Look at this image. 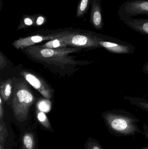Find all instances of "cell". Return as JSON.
Listing matches in <instances>:
<instances>
[{
    "label": "cell",
    "instance_id": "obj_1",
    "mask_svg": "<svg viewBox=\"0 0 148 149\" xmlns=\"http://www.w3.org/2000/svg\"><path fill=\"white\" fill-rule=\"evenodd\" d=\"M83 49L67 47L61 49H45L40 45H34L22 50L32 60L42 64L57 72H73L77 66L87 64V61L76 60V57L70 54L78 53Z\"/></svg>",
    "mask_w": 148,
    "mask_h": 149
},
{
    "label": "cell",
    "instance_id": "obj_2",
    "mask_svg": "<svg viewBox=\"0 0 148 149\" xmlns=\"http://www.w3.org/2000/svg\"><path fill=\"white\" fill-rule=\"evenodd\" d=\"M28 83L22 79H14L11 107L15 117L19 121L27 119L30 109L35 101Z\"/></svg>",
    "mask_w": 148,
    "mask_h": 149
},
{
    "label": "cell",
    "instance_id": "obj_3",
    "mask_svg": "<svg viewBox=\"0 0 148 149\" xmlns=\"http://www.w3.org/2000/svg\"><path fill=\"white\" fill-rule=\"evenodd\" d=\"M102 36L101 34L89 31L67 29L58 38L68 47L91 49L101 48L100 43Z\"/></svg>",
    "mask_w": 148,
    "mask_h": 149
},
{
    "label": "cell",
    "instance_id": "obj_4",
    "mask_svg": "<svg viewBox=\"0 0 148 149\" xmlns=\"http://www.w3.org/2000/svg\"><path fill=\"white\" fill-rule=\"evenodd\" d=\"M118 15L120 19L142 15L148 16V0H129L124 2L118 8Z\"/></svg>",
    "mask_w": 148,
    "mask_h": 149
},
{
    "label": "cell",
    "instance_id": "obj_5",
    "mask_svg": "<svg viewBox=\"0 0 148 149\" xmlns=\"http://www.w3.org/2000/svg\"><path fill=\"white\" fill-rule=\"evenodd\" d=\"M67 29L57 30L48 34H37L27 37L21 38L14 41L12 44L14 47L17 49H23L44 41H50L59 38L64 34Z\"/></svg>",
    "mask_w": 148,
    "mask_h": 149
},
{
    "label": "cell",
    "instance_id": "obj_6",
    "mask_svg": "<svg viewBox=\"0 0 148 149\" xmlns=\"http://www.w3.org/2000/svg\"><path fill=\"white\" fill-rule=\"evenodd\" d=\"M21 74L28 83L37 90L45 99L49 100L52 99L54 93L53 89L41 78L26 71H22Z\"/></svg>",
    "mask_w": 148,
    "mask_h": 149
},
{
    "label": "cell",
    "instance_id": "obj_7",
    "mask_svg": "<svg viewBox=\"0 0 148 149\" xmlns=\"http://www.w3.org/2000/svg\"><path fill=\"white\" fill-rule=\"evenodd\" d=\"M100 44L101 48L115 54H127L131 51L130 45L128 46L126 43L104 35H102Z\"/></svg>",
    "mask_w": 148,
    "mask_h": 149
},
{
    "label": "cell",
    "instance_id": "obj_8",
    "mask_svg": "<svg viewBox=\"0 0 148 149\" xmlns=\"http://www.w3.org/2000/svg\"><path fill=\"white\" fill-rule=\"evenodd\" d=\"M101 0H90V22L97 30H101L104 25Z\"/></svg>",
    "mask_w": 148,
    "mask_h": 149
},
{
    "label": "cell",
    "instance_id": "obj_9",
    "mask_svg": "<svg viewBox=\"0 0 148 149\" xmlns=\"http://www.w3.org/2000/svg\"><path fill=\"white\" fill-rule=\"evenodd\" d=\"M120 19L131 29L142 35L148 36V18H134L127 17Z\"/></svg>",
    "mask_w": 148,
    "mask_h": 149
},
{
    "label": "cell",
    "instance_id": "obj_10",
    "mask_svg": "<svg viewBox=\"0 0 148 149\" xmlns=\"http://www.w3.org/2000/svg\"><path fill=\"white\" fill-rule=\"evenodd\" d=\"M12 80L10 79L5 80L1 82L0 86L1 96L3 101H8L12 93L13 88Z\"/></svg>",
    "mask_w": 148,
    "mask_h": 149
},
{
    "label": "cell",
    "instance_id": "obj_11",
    "mask_svg": "<svg viewBox=\"0 0 148 149\" xmlns=\"http://www.w3.org/2000/svg\"><path fill=\"white\" fill-rule=\"evenodd\" d=\"M36 14L32 15L23 14L20 20V24L17 28V30L26 29L31 26H35Z\"/></svg>",
    "mask_w": 148,
    "mask_h": 149
},
{
    "label": "cell",
    "instance_id": "obj_12",
    "mask_svg": "<svg viewBox=\"0 0 148 149\" xmlns=\"http://www.w3.org/2000/svg\"><path fill=\"white\" fill-rule=\"evenodd\" d=\"M90 5V0H80L76 9V17L78 18L83 17L88 11Z\"/></svg>",
    "mask_w": 148,
    "mask_h": 149
},
{
    "label": "cell",
    "instance_id": "obj_13",
    "mask_svg": "<svg viewBox=\"0 0 148 149\" xmlns=\"http://www.w3.org/2000/svg\"><path fill=\"white\" fill-rule=\"evenodd\" d=\"M40 46L42 48L48 49H61L68 47L64 42L58 38L50 40Z\"/></svg>",
    "mask_w": 148,
    "mask_h": 149
},
{
    "label": "cell",
    "instance_id": "obj_14",
    "mask_svg": "<svg viewBox=\"0 0 148 149\" xmlns=\"http://www.w3.org/2000/svg\"><path fill=\"white\" fill-rule=\"evenodd\" d=\"M128 123L124 119L117 118L111 122V127L115 130L121 131L125 130L128 127Z\"/></svg>",
    "mask_w": 148,
    "mask_h": 149
},
{
    "label": "cell",
    "instance_id": "obj_15",
    "mask_svg": "<svg viewBox=\"0 0 148 149\" xmlns=\"http://www.w3.org/2000/svg\"><path fill=\"white\" fill-rule=\"evenodd\" d=\"M51 102L48 99L41 100L37 103V108L38 110L44 113H48L51 108Z\"/></svg>",
    "mask_w": 148,
    "mask_h": 149
},
{
    "label": "cell",
    "instance_id": "obj_16",
    "mask_svg": "<svg viewBox=\"0 0 148 149\" xmlns=\"http://www.w3.org/2000/svg\"><path fill=\"white\" fill-rule=\"evenodd\" d=\"M23 143L24 149L34 148V140L31 134H27L24 135L23 139Z\"/></svg>",
    "mask_w": 148,
    "mask_h": 149
},
{
    "label": "cell",
    "instance_id": "obj_17",
    "mask_svg": "<svg viewBox=\"0 0 148 149\" xmlns=\"http://www.w3.org/2000/svg\"><path fill=\"white\" fill-rule=\"evenodd\" d=\"M36 115H37V119L39 122L44 127H46L47 128H49L50 125L47 117L46 114L44 113V112H42L37 109Z\"/></svg>",
    "mask_w": 148,
    "mask_h": 149
},
{
    "label": "cell",
    "instance_id": "obj_18",
    "mask_svg": "<svg viewBox=\"0 0 148 149\" xmlns=\"http://www.w3.org/2000/svg\"><path fill=\"white\" fill-rule=\"evenodd\" d=\"M47 21L46 17L42 14H36V27H39L45 24Z\"/></svg>",
    "mask_w": 148,
    "mask_h": 149
},
{
    "label": "cell",
    "instance_id": "obj_19",
    "mask_svg": "<svg viewBox=\"0 0 148 149\" xmlns=\"http://www.w3.org/2000/svg\"><path fill=\"white\" fill-rule=\"evenodd\" d=\"M7 65V61L1 52H0V69H3Z\"/></svg>",
    "mask_w": 148,
    "mask_h": 149
},
{
    "label": "cell",
    "instance_id": "obj_20",
    "mask_svg": "<svg viewBox=\"0 0 148 149\" xmlns=\"http://www.w3.org/2000/svg\"><path fill=\"white\" fill-rule=\"evenodd\" d=\"M2 98L1 96H0V119L1 120H2L4 116V108H3V103Z\"/></svg>",
    "mask_w": 148,
    "mask_h": 149
},
{
    "label": "cell",
    "instance_id": "obj_21",
    "mask_svg": "<svg viewBox=\"0 0 148 149\" xmlns=\"http://www.w3.org/2000/svg\"><path fill=\"white\" fill-rule=\"evenodd\" d=\"M143 71L146 74H147L148 75V62L146 63V65L143 68Z\"/></svg>",
    "mask_w": 148,
    "mask_h": 149
},
{
    "label": "cell",
    "instance_id": "obj_22",
    "mask_svg": "<svg viewBox=\"0 0 148 149\" xmlns=\"http://www.w3.org/2000/svg\"><path fill=\"white\" fill-rule=\"evenodd\" d=\"M93 149H101L100 148H98V147H96V146H95V147H94L93 148Z\"/></svg>",
    "mask_w": 148,
    "mask_h": 149
},
{
    "label": "cell",
    "instance_id": "obj_23",
    "mask_svg": "<svg viewBox=\"0 0 148 149\" xmlns=\"http://www.w3.org/2000/svg\"><path fill=\"white\" fill-rule=\"evenodd\" d=\"M101 1H104V0H101Z\"/></svg>",
    "mask_w": 148,
    "mask_h": 149
}]
</instances>
